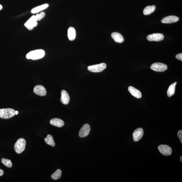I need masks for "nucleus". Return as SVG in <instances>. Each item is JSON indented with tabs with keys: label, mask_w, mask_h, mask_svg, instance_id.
I'll return each instance as SVG.
<instances>
[{
	"label": "nucleus",
	"mask_w": 182,
	"mask_h": 182,
	"mask_svg": "<svg viewBox=\"0 0 182 182\" xmlns=\"http://www.w3.org/2000/svg\"><path fill=\"white\" fill-rule=\"evenodd\" d=\"M45 54V51L42 49H38L29 52L26 55L27 59H31L35 60L42 58Z\"/></svg>",
	"instance_id": "nucleus-1"
},
{
	"label": "nucleus",
	"mask_w": 182,
	"mask_h": 182,
	"mask_svg": "<svg viewBox=\"0 0 182 182\" xmlns=\"http://www.w3.org/2000/svg\"><path fill=\"white\" fill-rule=\"evenodd\" d=\"M15 111L12 108L0 109V118L5 119L11 118L16 114Z\"/></svg>",
	"instance_id": "nucleus-2"
},
{
	"label": "nucleus",
	"mask_w": 182,
	"mask_h": 182,
	"mask_svg": "<svg viewBox=\"0 0 182 182\" xmlns=\"http://www.w3.org/2000/svg\"><path fill=\"white\" fill-rule=\"evenodd\" d=\"M26 144V141L23 138L19 139L14 145V150L17 153L20 154L24 151Z\"/></svg>",
	"instance_id": "nucleus-3"
},
{
	"label": "nucleus",
	"mask_w": 182,
	"mask_h": 182,
	"mask_svg": "<svg viewBox=\"0 0 182 182\" xmlns=\"http://www.w3.org/2000/svg\"><path fill=\"white\" fill-rule=\"evenodd\" d=\"M106 67L105 63H102L98 65L89 66L87 68L89 71L93 73H100L103 71Z\"/></svg>",
	"instance_id": "nucleus-4"
},
{
	"label": "nucleus",
	"mask_w": 182,
	"mask_h": 182,
	"mask_svg": "<svg viewBox=\"0 0 182 182\" xmlns=\"http://www.w3.org/2000/svg\"><path fill=\"white\" fill-rule=\"evenodd\" d=\"M167 66L166 64L160 63H153L151 66V70L158 72H164L167 69Z\"/></svg>",
	"instance_id": "nucleus-5"
},
{
	"label": "nucleus",
	"mask_w": 182,
	"mask_h": 182,
	"mask_svg": "<svg viewBox=\"0 0 182 182\" xmlns=\"http://www.w3.org/2000/svg\"><path fill=\"white\" fill-rule=\"evenodd\" d=\"M37 19L36 16H33L25 23V26L29 30H32L34 27L37 26Z\"/></svg>",
	"instance_id": "nucleus-6"
},
{
	"label": "nucleus",
	"mask_w": 182,
	"mask_h": 182,
	"mask_svg": "<svg viewBox=\"0 0 182 182\" xmlns=\"http://www.w3.org/2000/svg\"><path fill=\"white\" fill-rule=\"evenodd\" d=\"M164 38L163 34L156 33L151 34L147 36V38L149 41L159 42L163 40Z\"/></svg>",
	"instance_id": "nucleus-7"
},
{
	"label": "nucleus",
	"mask_w": 182,
	"mask_h": 182,
	"mask_svg": "<svg viewBox=\"0 0 182 182\" xmlns=\"http://www.w3.org/2000/svg\"><path fill=\"white\" fill-rule=\"evenodd\" d=\"M158 149L160 153L165 156H170L172 153V149L166 145H160L158 146Z\"/></svg>",
	"instance_id": "nucleus-8"
},
{
	"label": "nucleus",
	"mask_w": 182,
	"mask_h": 182,
	"mask_svg": "<svg viewBox=\"0 0 182 182\" xmlns=\"http://www.w3.org/2000/svg\"><path fill=\"white\" fill-rule=\"evenodd\" d=\"M91 130L90 126L88 124H85L81 128L79 133L80 138H84L88 136Z\"/></svg>",
	"instance_id": "nucleus-9"
},
{
	"label": "nucleus",
	"mask_w": 182,
	"mask_h": 182,
	"mask_svg": "<svg viewBox=\"0 0 182 182\" xmlns=\"http://www.w3.org/2000/svg\"><path fill=\"white\" fill-rule=\"evenodd\" d=\"M33 92L36 95L40 96H44L47 94V91L45 88L41 85L36 86L34 88Z\"/></svg>",
	"instance_id": "nucleus-10"
},
{
	"label": "nucleus",
	"mask_w": 182,
	"mask_h": 182,
	"mask_svg": "<svg viewBox=\"0 0 182 182\" xmlns=\"http://www.w3.org/2000/svg\"><path fill=\"white\" fill-rule=\"evenodd\" d=\"M144 134V132L142 128H139L134 131L133 133V138L135 142L139 141Z\"/></svg>",
	"instance_id": "nucleus-11"
},
{
	"label": "nucleus",
	"mask_w": 182,
	"mask_h": 182,
	"mask_svg": "<svg viewBox=\"0 0 182 182\" xmlns=\"http://www.w3.org/2000/svg\"><path fill=\"white\" fill-rule=\"evenodd\" d=\"M179 20V17L175 16H169L165 17L161 20V22L166 24H170L177 22Z\"/></svg>",
	"instance_id": "nucleus-12"
},
{
	"label": "nucleus",
	"mask_w": 182,
	"mask_h": 182,
	"mask_svg": "<svg viewBox=\"0 0 182 182\" xmlns=\"http://www.w3.org/2000/svg\"><path fill=\"white\" fill-rule=\"evenodd\" d=\"M70 97L67 92L64 90L61 91V102L64 105H67L69 103Z\"/></svg>",
	"instance_id": "nucleus-13"
},
{
	"label": "nucleus",
	"mask_w": 182,
	"mask_h": 182,
	"mask_svg": "<svg viewBox=\"0 0 182 182\" xmlns=\"http://www.w3.org/2000/svg\"><path fill=\"white\" fill-rule=\"evenodd\" d=\"M128 90L134 97L138 98H140L142 97V94L140 91L134 87L132 86H129L128 88Z\"/></svg>",
	"instance_id": "nucleus-14"
},
{
	"label": "nucleus",
	"mask_w": 182,
	"mask_h": 182,
	"mask_svg": "<svg viewBox=\"0 0 182 182\" xmlns=\"http://www.w3.org/2000/svg\"><path fill=\"white\" fill-rule=\"evenodd\" d=\"M50 123L51 125L59 128L63 127L65 124L63 121L59 118L52 119L51 120Z\"/></svg>",
	"instance_id": "nucleus-15"
},
{
	"label": "nucleus",
	"mask_w": 182,
	"mask_h": 182,
	"mask_svg": "<svg viewBox=\"0 0 182 182\" xmlns=\"http://www.w3.org/2000/svg\"><path fill=\"white\" fill-rule=\"evenodd\" d=\"M111 37L115 42L120 43H123L124 41V38L121 34L114 32L111 34Z\"/></svg>",
	"instance_id": "nucleus-16"
},
{
	"label": "nucleus",
	"mask_w": 182,
	"mask_h": 182,
	"mask_svg": "<svg viewBox=\"0 0 182 182\" xmlns=\"http://www.w3.org/2000/svg\"><path fill=\"white\" fill-rule=\"evenodd\" d=\"M68 39L70 41H73L75 39L76 37V31L73 27H70L68 30Z\"/></svg>",
	"instance_id": "nucleus-17"
},
{
	"label": "nucleus",
	"mask_w": 182,
	"mask_h": 182,
	"mask_svg": "<svg viewBox=\"0 0 182 182\" xmlns=\"http://www.w3.org/2000/svg\"><path fill=\"white\" fill-rule=\"evenodd\" d=\"M49 6L48 4H45L41 6H37L32 9L31 11V13L33 14L36 13L45 9H46Z\"/></svg>",
	"instance_id": "nucleus-18"
},
{
	"label": "nucleus",
	"mask_w": 182,
	"mask_h": 182,
	"mask_svg": "<svg viewBox=\"0 0 182 182\" xmlns=\"http://www.w3.org/2000/svg\"><path fill=\"white\" fill-rule=\"evenodd\" d=\"M156 8L155 6L154 5L148 6L146 7L143 10V14L145 15L151 14L155 11Z\"/></svg>",
	"instance_id": "nucleus-19"
},
{
	"label": "nucleus",
	"mask_w": 182,
	"mask_h": 182,
	"mask_svg": "<svg viewBox=\"0 0 182 182\" xmlns=\"http://www.w3.org/2000/svg\"><path fill=\"white\" fill-rule=\"evenodd\" d=\"M176 82L173 83L169 87L167 91V94L168 97H170L175 94V86H176Z\"/></svg>",
	"instance_id": "nucleus-20"
},
{
	"label": "nucleus",
	"mask_w": 182,
	"mask_h": 182,
	"mask_svg": "<svg viewBox=\"0 0 182 182\" xmlns=\"http://www.w3.org/2000/svg\"><path fill=\"white\" fill-rule=\"evenodd\" d=\"M45 142L47 144L52 147H54L55 145L53 136L49 134L44 139Z\"/></svg>",
	"instance_id": "nucleus-21"
},
{
	"label": "nucleus",
	"mask_w": 182,
	"mask_h": 182,
	"mask_svg": "<svg viewBox=\"0 0 182 182\" xmlns=\"http://www.w3.org/2000/svg\"><path fill=\"white\" fill-rule=\"evenodd\" d=\"M62 175V171L59 169H57L55 172L51 175V177L54 180H57L61 178Z\"/></svg>",
	"instance_id": "nucleus-22"
},
{
	"label": "nucleus",
	"mask_w": 182,
	"mask_h": 182,
	"mask_svg": "<svg viewBox=\"0 0 182 182\" xmlns=\"http://www.w3.org/2000/svg\"><path fill=\"white\" fill-rule=\"evenodd\" d=\"M1 162L2 163L7 167L11 168L12 166V162L11 160L9 159L2 158L1 159Z\"/></svg>",
	"instance_id": "nucleus-23"
},
{
	"label": "nucleus",
	"mask_w": 182,
	"mask_h": 182,
	"mask_svg": "<svg viewBox=\"0 0 182 182\" xmlns=\"http://www.w3.org/2000/svg\"><path fill=\"white\" fill-rule=\"evenodd\" d=\"M45 15V13L44 12H42L40 13V14H37L36 16V19L38 21H40L43 18Z\"/></svg>",
	"instance_id": "nucleus-24"
},
{
	"label": "nucleus",
	"mask_w": 182,
	"mask_h": 182,
	"mask_svg": "<svg viewBox=\"0 0 182 182\" xmlns=\"http://www.w3.org/2000/svg\"><path fill=\"white\" fill-rule=\"evenodd\" d=\"M177 136L180 140L181 142L182 143V130H180L177 132Z\"/></svg>",
	"instance_id": "nucleus-25"
},
{
	"label": "nucleus",
	"mask_w": 182,
	"mask_h": 182,
	"mask_svg": "<svg viewBox=\"0 0 182 182\" xmlns=\"http://www.w3.org/2000/svg\"><path fill=\"white\" fill-rule=\"evenodd\" d=\"M176 58L180 61H182V53H179L176 55Z\"/></svg>",
	"instance_id": "nucleus-26"
},
{
	"label": "nucleus",
	"mask_w": 182,
	"mask_h": 182,
	"mask_svg": "<svg viewBox=\"0 0 182 182\" xmlns=\"http://www.w3.org/2000/svg\"><path fill=\"white\" fill-rule=\"evenodd\" d=\"M4 174V172L3 170L0 169V176H2Z\"/></svg>",
	"instance_id": "nucleus-27"
},
{
	"label": "nucleus",
	"mask_w": 182,
	"mask_h": 182,
	"mask_svg": "<svg viewBox=\"0 0 182 182\" xmlns=\"http://www.w3.org/2000/svg\"><path fill=\"white\" fill-rule=\"evenodd\" d=\"M2 8H3V6L1 5H0V10L2 9Z\"/></svg>",
	"instance_id": "nucleus-28"
},
{
	"label": "nucleus",
	"mask_w": 182,
	"mask_h": 182,
	"mask_svg": "<svg viewBox=\"0 0 182 182\" xmlns=\"http://www.w3.org/2000/svg\"><path fill=\"white\" fill-rule=\"evenodd\" d=\"M18 113V111H15V114L16 115H17Z\"/></svg>",
	"instance_id": "nucleus-29"
},
{
	"label": "nucleus",
	"mask_w": 182,
	"mask_h": 182,
	"mask_svg": "<svg viewBox=\"0 0 182 182\" xmlns=\"http://www.w3.org/2000/svg\"><path fill=\"white\" fill-rule=\"evenodd\" d=\"M180 160H181V161L182 162V156H181V157Z\"/></svg>",
	"instance_id": "nucleus-30"
}]
</instances>
